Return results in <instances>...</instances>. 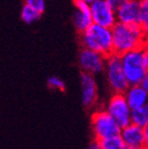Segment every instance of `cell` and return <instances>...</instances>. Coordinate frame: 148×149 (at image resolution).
<instances>
[{"label": "cell", "mask_w": 148, "mask_h": 149, "mask_svg": "<svg viewBox=\"0 0 148 149\" xmlns=\"http://www.w3.org/2000/svg\"><path fill=\"white\" fill-rule=\"evenodd\" d=\"M112 36L113 53L119 56L140 49L147 37L138 24L125 25L121 23H116L112 28Z\"/></svg>", "instance_id": "cell-1"}, {"label": "cell", "mask_w": 148, "mask_h": 149, "mask_svg": "<svg viewBox=\"0 0 148 149\" xmlns=\"http://www.w3.org/2000/svg\"><path fill=\"white\" fill-rule=\"evenodd\" d=\"M80 40L83 49L91 50L108 57L113 54L112 29L92 24L87 30L81 33Z\"/></svg>", "instance_id": "cell-2"}, {"label": "cell", "mask_w": 148, "mask_h": 149, "mask_svg": "<svg viewBox=\"0 0 148 149\" xmlns=\"http://www.w3.org/2000/svg\"><path fill=\"white\" fill-rule=\"evenodd\" d=\"M120 58L123 72L128 85H141L145 74L148 72L141 48L123 54L120 56Z\"/></svg>", "instance_id": "cell-3"}, {"label": "cell", "mask_w": 148, "mask_h": 149, "mask_svg": "<svg viewBox=\"0 0 148 149\" xmlns=\"http://www.w3.org/2000/svg\"><path fill=\"white\" fill-rule=\"evenodd\" d=\"M91 130L94 140L103 141L119 136L121 127L105 109H97L91 115Z\"/></svg>", "instance_id": "cell-4"}, {"label": "cell", "mask_w": 148, "mask_h": 149, "mask_svg": "<svg viewBox=\"0 0 148 149\" xmlns=\"http://www.w3.org/2000/svg\"><path fill=\"white\" fill-rule=\"evenodd\" d=\"M104 72L108 86L112 93H124L130 85L123 72L120 56L114 53L108 56L106 58Z\"/></svg>", "instance_id": "cell-5"}, {"label": "cell", "mask_w": 148, "mask_h": 149, "mask_svg": "<svg viewBox=\"0 0 148 149\" xmlns=\"http://www.w3.org/2000/svg\"><path fill=\"white\" fill-rule=\"evenodd\" d=\"M121 128L131 123L132 110L128 107L123 93H112L104 108Z\"/></svg>", "instance_id": "cell-6"}, {"label": "cell", "mask_w": 148, "mask_h": 149, "mask_svg": "<svg viewBox=\"0 0 148 149\" xmlns=\"http://www.w3.org/2000/svg\"><path fill=\"white\" fill-rule=\"evenodd\" d=\"M106 56L91 50L82 49L79 54V66L82 72L96 76L104 72L106 65Z\"/></svg>", "instance_id": "cell-7"}, {"label": "cell", "mask_w": 148, "mask_h": 149, "mask_svg": "<svg viewBox=\"0 0 148 149\" xmlns=\"http://www.w3.org/2000/svg\"><path fill=\"white\" fill-rule=\"evenodd\" d=\"M90 13L93 24L102 27L112 28L117 23L116 10H114L105 0H95L90 4Z\"/></svg>", "instance_id": "cell-8"}, {"label": "cell", "mask_w": 148, "mask_h": 149, "mask_svg": "<svg viewBox=\"0 0 148 149\" xmlns=\"http://www.w3.org/2000/svg\"><path fill=\"white\" fill-rule=\"evenodd\" d=\"M81 84V102L87 109L94 107L97 102V85L94 76L82 72L80 76Z\"/></svg>", "instance_id": "cell-9"}, {"label": "cell", "mask_w": 148, "mask_h": 149, "mask_svg": "<svg viewBox=\"0 0 148 149\" xmlns=\"http://www.w3.org/2000/svg\"><path fill=\"white\" fill-rule=\"evenodd\" d=\"M140 0H126L118 9H116L117 23L125 25H135L139 23Z\"/></svg>", "instance_id": "cell-10"}, {"label": "cell", "mask_w": 148, "mask_h": 149, "mask_svg": "<svg viewBox=\"0 0 148 149\" xmlns=\"http://www.w3.org/2000/svg\"><path fill=\"white\" fill-rule=\"evenodd\" d=\"M75 7L76 9L73 16V23L76 30L81 34L93 24L90 13V5L75 1Z\"/></svg>", "instance_id": "cell-11"}, {"label": "cell", "mask_w": 148, "mask_h": 149, "mask_svg": "<svg viewBox=\"0 0 148 149\" xmlns=\"http://www.w3.org/2000/svg\"><path fill=\"white\" fill-rule=\"evenodd\" d=\"M119 136L126 146L144 149L146 141L145 137H144L143 128L140 126L130 123L128 125L121 128Z\"/></svg>", "instance_id": "cell-12"}, {"label": "cell", "mask_w": 148, "mask_h": 149, "mask_svg": "<svg viewBox=\"0 0 148 149\" xmlns=\"http://www.w3.org/2000/svg\"><path fill=\"white\" fill-rule=\"evenodd\" d=\"M124 97L131 110H137L144 106H147L148 91H146L141 85H133L128 86L125 90Z\"/></svg>", "instance_id": "cell-13"}, {"label": "cell", "mask_w": 148, "mask_h": 149, "mask_svg": "<svg viewBox=\"0 0 148 149\" xmlns=\"http://www.w3.org/2000/svg\"><path fill=\"white\" fill-rule=\"evenodd\" d=\"M131 123L143 128L148 123V106L133 110L131 115Z\"/></svg>", "instance_id": "cell-14"}, {"label": "cell", "mask_w": 148, "mask_h": 149, "mask_svg": "<svg viewBox=\"0 0 148 149\" xmlns=\"http://www.w3.org/2000/svg\"><path fill=\"white\" fill-rule=\"evenodd\" d=\"M143 32L148 36V0H140V14L139 23Z\"/></svg>", "instance_id": "cell-15"}, {"label": "cell", "mask_w": 148, "mask_h": 149, "mask_svg": "<svg viewBox=\"0 0 148 149\" xmlns=\"http://www.w3.org/2000/svg\"><path fill=\"white\" fill-rule=\"evenodd\" d=\"M100 143L103 149H125V147H126L120 136L108 138V139L101 141Z\"/></svg>", "instance_id": "cell-16"}, {"label": "cell", "mask_w": 148, "mask_h": 149, "mask_svg": "<svg viewBox=\"0 0 148 149\" xmlns=\"http://www.w3.org/2000/svg\"><path fill=\"white\" fill-rule=\"evenodd\" d=\"M42 15L38 14L37 12H35L34 9H32L31 7H29L28 5L24 4L21 10V18L23 20V22H25L26 24H32L33 22L37 21L40 18Z\"/></svg>", "instance_id": "cell-17"}, {"label": "cell", "mask_w": 148, "mask_h": 149, "mask_svg": "<svg viewBox=\"0 0 148 149\" xmlns=\"http://www.w3.org/2000/svg\"><path fill=\"white\" fill-rule=\"evenodd\" d=\"M47 84H48L49 88L55 89V90L59 91H64L65 89V83L62 79H60L57 76H52V77L48 78L47 80Z\"/></svg>", "instance_id": "cell-18"}, {"label": "cell", "mask_w": 148, "mask_h": 149, "mask_svg": "<svg viewBox=\"0 0 148 149\" xmlns=\"http://www.w3.org/2000/svg\"><path fill=\"white\" fill-rule=\"evenodd\" d=\"M25 4L40 15L46 9V0H25Z\"/></svg>", "instance_id": "cell-19"}, {"label": "cell", "mask_w": 148, "mask_h": 149, "mask_svg": "<svg viewBox=\"0 0 148 149\" xmlns=\"http://www.w3.org/2000/svg\"><path fill=\"white\" fill-rule=\"evenodd\" d=\"M105 1H106V2L108 3L114 10H116V9L119 8L126 0H105Z\"/></svg>", "instance_id": "cell-20"}, {"label": "cell", "mask_w": 148, "mask_h": 149, "mask_svg": "<svg viewBox=\"0 0 148 149\" xmlns=\"http://www.w3.org/2000/svg\"><path fill=\"white\" fill-rule=\"evenodd\" d=\"M141 50H142V52H143L144 59H145L146 65H147V68H148V36L146 37L145 42H144L143 45H142Z\"/></svg>", "instance_id": "cell-21"}, {"label": "cell", "mask_w": 148, "mask_h": 149, "mask_svg": "<svg viewBox=\"0 0 148 149\" xmlns=\"http://www.w3.org/2000/svg\"><path fill=\"white\" fill-rule=\"evenodd\" d=\"M87 149H103V148H102V145H101L100 141H97V140L93 139L92 141L89 143Z\"/></svg>", "instance_id": "cell-22"}, {"label": "cell", "mask_w": 148, "mask_h": 149, "mask_svg": "<svg viewBox=\"0 0 148 149\" xmlns=\"http://www.w3.org/2000/svg\"><path fill=\"white\" fill-rule=\"evenodd\" d=\"M141 86L143 87L146 91H148V72H147V74H145V77H144L143 81H142Z\"/></svg>", "instance_id": "cell-23"}, {"label": "cell", "mask_w": 148, "mask_h": 149, "mask_svg": "<svg viewBox=\"0 0 148 149\" xmlns=\"http://www.w3.org/2000/svg\"><path fill=\"white\" fill-rule=\"evenodd\" d=\"M143 133L144 137H145V141H148V123L143 127Z\"/></svg>", "instance_id": "cell-24"}, {"label": "cell", "mask_w": 148, "mask_h": 149, "mask_svg": "<svg viewBox=\"0 0 148 149\" xmlns=\"http://www.w3.org/2000/svg\"><path fill=\"white\" fill-rule=\"evenodd\" d=\"M75 1H79V2H83V3H86V4L90 5L94 2L95 0H75Z\"/></svg>", "instance_id": "cell-25"}, {"label": "cell", "mask_w": 148, "mask_h": 149, "mask_svg": "<svg viewBox=\"0 0 148 149\" xmlns=\"http://www.w3.org/2000/svg\"><path fill=\"white\" fill-rule=\"evenodd\" d=\"M125 149H141V148H136V147H128V146H126V147H125Z\"/></svg>", "instance_id": "cell-26"}, {"label": "cell", "mask_w": 148, "mask_h": 149, "mask_svg": "<svg viewBox=\"0 0 148 149\" xmlns=\"http://www.w3.org/2000/svg\"><path fill=\"white\" fill-rule=\"evenodd\" d=\"M144 149H148V141L145 142V146H144Z\"/></svg>", "instance_id": "cell-27"}, {"label": "cell", "mask_w": 148, "mask_h": 149, "mask_svg": "<svg viewBox=\"0 0 148 149\" xmlns=\"http://www.w3.org/2000/svg\"><path fill=\"white\" fill-rule=\"evenodd\" d=\"M147 106H148V100H147Z\"/></svg>", "instance_id": "cell-28"}]
</instances>
